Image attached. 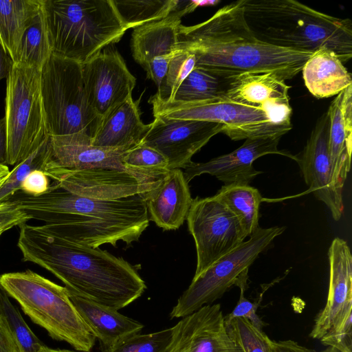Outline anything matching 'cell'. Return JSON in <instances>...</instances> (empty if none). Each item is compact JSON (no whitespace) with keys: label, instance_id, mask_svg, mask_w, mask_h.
<instances>
[{"label":"cell","instance_id":"obj_1","mask_svg":"<svg viewBox=\"0 0 352 352\" xmlns=\"http://www.w3.org/2000/svg\"><path fill=\"white\" fill-rule=\"evenodd\" d=\"M19 228L23 261L48 270L80 296L119 310L146 289L135 268L121 257L58 238L41 226L24 223Z\"/></svg>","mask_w":352,"mask_h":352},{"label":"cell","instance_id":"obj_2","mask_svg":"<svg viewBox=\"0 0 352 352\" xmlns=\"http://www.w3.org/2000/svg\"><path fill=\"white\" fill-rule=\"evenodd\" d=\"M30 217L45 221L41 228L65 241L92 248L119 241L131 245L147 228L144 194L101 200L72 193L56 184L39 196L21 191L8 199Z\"/></svg>","mask_w":352,"mask_h":352},{"label":"cell","instance_id":"obj_3","mask_svg":"<svg viewBox=\"0 0 352 352\" xmlns=\"http://www.w3.org/2000/svg\"><path fill=\"white\" fill-rule=\"evenodd\" d=\"M243 11V0L236 1L204 22L181 25L178 50L192 53L195 67L225 78L246 72H270L284 80L296 76L313 52L258 40L249 29Z\"/></svg>","mask_w":352,"mask_h":352},{"label":"cell","instance_id":"obj_4","mask_svg":"<svg viewBox=\"0 0 352 352\" xmlns=\"http://www.w3.org/2000/svg\"><path fill=\"white\" fill-rule=\"evenodd\" d=\"M245 22L258 40L314 52L326 47L344 64L352 57V23L294 0H243Z\"/></svg>","mask_w":352,"mask_h":352},{"label":"cell","instance_id":"obj_5","mask_svg":"<svg viewBox=\"0 0 352 352\" xmlns=\"http://www.w3.org/2000/svg\"><path fill=\"white\" fill-rule=\"evenodd\" d=\"M52 54L84 63L127 30L112 0H43Z\"/></svg>","mask_w":352,"mask_h":352},{"label":"cell","instance_id":"obj_6","mask_svg":"<svg viewBox=\"0 0 352 352\" xmlns=\"http://www.w3.org/2000/svg\"><path fill=\"white\" fill-rule=\"evenodd\" d=\"M0 285L52 338L66 342L77 351H91L96 338L77 312L65 287L30 270L1 274Z\"/></svg>","mask_w":352,"mask_h":352},{"label":"cell","instance_id":"obj_7","mask_svg":"<svg viewBox=\"0 0 352 352\" xmlns=\"http://www.w3.org/2000/svg\"><path fill=\"white\" fill-rule=\"evenodd\" d=\"M41 92L49 135L94 136L101 122L88 102L81 63L52 54L41 69Z\"/></svg>","mask_w":352,"mask_h":352},{"label":"cell","instance_id":"obj_8","mask_svg":"<svg viewBox=\"0 0 352 352\" xmlns=\"http://www.w3.org/2000/svg\"><path fill=\"white\" fill-rule=\"evenodd\" d=\"M7 165L26 159L49 135L41 92V69L12 64L6 78L4 116Z\"/></svg>","mask_w":352,"mask_h":352},{"label":"cell","instance_id":"obj_9","mask_svg":"<svg viewBox=\"0 0 352 352\" xmlns=\"http://www.w3.org/2000/svg\"><path fill=\"white\" fill-rule=\"evenodd\" d=\"M285 227L258 228L233 250L226 254L206 270L194 276L191 283L178 298L170 313L171 319L183 318L212 303L248 273L250 265Z\"/></svg>","mask_w":352,"mask_h":352},{"label":"cell","instance_id":"obj_10","mask_svg":"<svg viewBox=\"0 0 352 352\" xmlns=\"http://www.w3.org/2000/svg\"><path fill=\"white\" fill-rule=\"evenodd\" d=\"M154 117L200 120L223 125V133L232 140L263 137H281L287 131L272 122L259 108L235 102L225 96L195 102L163 100L151 96Z\"/></svg>","mask_w":352,"mask_h":352},{"label":"cell","instance_id":"obj_11","mask_svg":"<svg viewBox=\"0 0 352 352\" xmlns=\"http://www.w3.org/2000/svg\"><path fill=\"white\" fill-rule=\"evenodd\" d=\"M186 220L196 247L195 276L246 239L236 216L215 195L192 199Z\"/></svg>","mask_w":352,"mask_h":352},{"label":"cell","instance_id":"obj_12","mask_svg":"<svg viewBox=\"0 0 352 352\" xmlns=\"http://www.w3.org/2000/svg\"><path fill=\"white\" fill-rule=\"evenodd\" d=\"M45 172L53 183L72 193L96 199L116 200L155 189L168 171L70 170L47 166Z\"/></svg>","mask_w":352,"mask_h":352},{"label":"cell","instance_id":"obj_13","mask_svg":"<svg viewBox=\"0 0 352 352\" xmlns=\"http://www.w3.org/2000/svg\"><path fill=\"white\" fill-rule=\"evenodd\" d=\"M200 6L199 1H177L166 18L133 29L131 49L133 59L146 72L147 78L160 86L170 61L178 52L182 17Z\"/></svg>","mask_w":352,"mask_h":352},{"label":"cell","instance_id":"obj_14","mask_svg":"<svg viewBox=\"0 0 352 352\" xmlns=\"http://www.w3.org/2000/svg\"><path fill=\"white\" fill-rule=\"evenodd\" d=\"M82 72L88 102L102 124L132 96L136 79L113 45L82 63Z\"/></svg>","mask_w":352,"mask_h":352},{"label":"cell","instance_id":"obj_15","mask_svg":"<svg viewBox=\"0 0 352 352\" xmlns=\"http://www.w3.org/2000/svg\"><path fill=\"white\" fill-rule=\"evenodd\" d=\"M223 131L216 122L155 116L141 144L161 153L168 160V170L186 168L192 157Z\"/></svg>","mask_w":352,"mask_h":352},{"label":"cell","instance_id":"obj_16","mask_svg":"<svg viewBox=\"0 0 352 352\" xmlns=\"http://www.w3.org/2000/svg\"><path fill=\"white\" fill-rule=\"evenodd\" d=\"M329 116L327 111L318 120L302 150L295 155L309 191L326 204L333 218L343 213L342 189L333 177L328 148Z\"/></svg>","mask_w":352,"mask_h":352},{"label":"cell","instance_id":"obj_17","mask_svg":"<svg viewBox=\"0 0 352 352\" xmlns=\"http://www.w3.org/2000/svg\"><path fill=\"white\" fill-rule=\"evenodd\" d=\"M285 80L270 72H246L228 77L226 98L264 111L273 123L292 129V109Z\"/></svg>","mask_w":352,"mask_h":352},{"label":"cell","instance_id":"obj_18","mask_svg":"<svg viewBox=\"0 0 352 352\" xmlns=\"http://www.w3.org/2000/svg\"><path fill=\"white\" fill-rule=\"evenodd\" d=\"M173 327L167 352H244L228 333L220 304L204 305Z\"/></svg>","mask_w":352,"mask_h":352},{"label":"cell","instance_id":"obj_19","mask_svg":"<svg viewBox=\"0 0 352 352\" xmlns=\"http://www.w3.org/2000/svg\"><path fill=\"white\" fill-rule=\"evenodd\" d=\"M281 137L248 138L232 152L222 155L206 162H192L184 168V175L188 183L202 174L216 177L225 185L249 184L261 171L253 167V162L268 154H278L295 160V155L285 150H279L278 144Z\"/></svg>","mask_w":352,"mask_h":352},{"label":"cell","instance_id":"obj_20","mask_svg":"<svg viewBox=\"0 0 352 352\" xmlns=\"http://www.w3.org/2000/svg\"><path fill=\"white\" fill-rule=\"evenodd\" d=\"M329 282L327 303L315 319L309 336L320 339L352 306V255L347 243L336 237L328 252Z\"/></svg>","mask_w":352,"mask_h":352},{"label":"cell","instance_id":"obj_21","mask_svg":"<svg viewBox=\"0 0 352 352\" xmlns=\"http://www.w3.org/2000/svg\"><path fill=\"white\" fill-rule=\"evenodd\" d=\"M51 137L52 157L47 166L70 170L113 168L136 171L122 161L126 149H113L94 146L85 133Z\"/></svg>","mask_w":352,"mask_h":352},{"label":"cell","instance_id":"obj_22","mask_svg":"<svg viewBox=\"0 0 352 352\" xmlns=\"http://www.w3.org/2000/svg\"><path fill=\"white\" fill-rule=\"evenodd\" d=\"M145 197L149 220L165 230H177L183 224L192 201L179 168L168 170L158 186Z\"/></svg>","mask_w":352,"mask_h":352},{"label":"cell","instance_id":"obj_23","mask_svg":"<svg viewBox=\"0 0 352 352\" xmlns=\"http://www.w3.org/2000/svg\"><path fill=\"white\" fill-rule=\"evenodd\" d=\"M328 148L336 182L343 189L351 168L352 150V85L339 93L327 110Z\"/></svg>","mask_w":352,"mask_h":352},{"label":"cell","instance_id":"obj_24","mask_svg":"<svg viewBox=\"0 0 352 352\" xmlns=\"http://www.w3.org/2000/svg\"><path fill=\"white\" fill-rule=\"evenodd\" d=\"M67 292L82 320L99 340L100 347L109 346L128 336L140 333L144 327L142 323L122 315L117 309L96 303L70 290L67 289Z\"/></svg>","mask_w":352,"mask_h":352},{"label":"cell","instance_id":"obj_25","mask_svg":"<svg viewBox=\"0 0 352 352\" xmlns=\"http://www.w3.org/2000/svg\"><path fill=\"white\" fill-rule=\"evenodd\" d=\"M151 126V123L145 124L141 120L139 100L133 101L131 96L103 121L91 144L129 150L142 143Z\"/></svg>","mask_w":352,"mask_h":352},{"label":"cell","instance_id":"obj_26","mask_svg":"<svg viewBox=\"0 0 352 352\" xmlns=\"http://www.w3.org/2000/svg\"><path fill=\"white\" fill-rule=\"evenodd\" d=\"M301 72L306 87L318 98L337 96L352 85L351 74L338 56L326 47L314 52Z\"/></svg>","mask_w":352,"mask_h":352},{"label":"cell","instance_id":"obj_27","mask_svg":"<svg viewBox=\"0 0 352 352\" xmlns=\"http://www.w3.org/2000/svg\"><path fill=\"white\" fill-rule=\"evenodd\" d=\"M43 0H0V45L12 63L22 36Z\"/></svg>","mask_w":352,"mask_h":352},{"label":"cell","instance_id":"obj_28","mask_svg":"<svg viewBox=\"0 0 352 352\" xmlns=\"http://www.w3.org/2000/svg\"><path fill=\"white\" fill-rule=\"evenodd\" d=\"M236 216L245 236L258 228L259 208L263 199L259 191L249 184L223 186L214 195Z\"/></svg>","mask_w":352,"mask_h":352},{"label":"cell","instance_id":"obj_29","mask_svg":"<svg viewBox=\"0 0 352 352\" xmlns=\"http://www.w3.org/2000/svg\"><path fill=\"white\" fill-rule=\"evenodd\" d=\"M52 55L43 5L25 29L13 64L41 69Z\"/></svg>","mask_w":352,"mask_h":352},{"label":"cell","instance_id":"obj_30","mask_svg":"<svg viewBox=\"0 0 352 352\" xmlns=\"http://www.w3.org/2000/svg\"><path fill=\"white\" fill-rule=\"evenodd\" d=\"M178 0H112L127 30L166 18Z\"/></svg>","mask_w":352,"mask_h":352},{"label":"cell","instance_id":"obj_31","mask_svg":"<svg viewBox=\"0 0 352 352\" xmlns=\"http://www.w3.org/2000/svg\"><path fill=\"white\" fill-rule=\"evenodd\" d=\"M227 83L228 77L195 67L182 82L172 100L195 102L221 97L226 92Z\"/></svg>","mask_w":352,"mask_h":352},{"label":"cell","instance_id":"obj_32","mask_svg":"<svg viewBox=\"0 0 352 352\" xmlns=\"http://www.w3.org/2000/svg\"><path fill=\"white\" fill-rule=\"evenodd\" d=\"M52 157L51 137L48 135L43 143L26 159L15 165L0 187V203L10 199L20 190L25 177L34 170L45 169Z\"/></svg>","mask_w":352,"mask_h":352},{"label":"cell","instance_id":"obj_33","mask_svg":"<svg viewBox=\"0 0 352 352\" xmlns=\"http://www.w3.org/2000/svg\"><path fill=\"white\" fill-rule=\"evenodd\" d=\"M0 317L4 321L21 352H37L45 344L23 320L19 309L0 285Z\"/></svg>","mask_w":352,"mask_h":352},{"label":"cell","instance_id":"obj_34","mask_svg":"<svg viewBox=\"0 0 352 352\" xmlns=\"http://www.w3.org/2000/svg\"><path fill=\"white\" fill-rule=\"evenodd\" d=\"M173 333V327L152 333H134L109 346L100 347V350L102 352H167Z\"/></svg>","mask_w":352,"mask_h":352},{"label":"cell","instance_id":"obj_35","mask_svg":"<svg viewBox=\"0 0 352 352\" xmlns=\"http://www.w3.org/2000/svg\"><path fill=\"white\" fill-rule=\"evenodd\" d=\"M195 65L196 58L192 53L178 50L170 61L165 77L155 94L163 100H172L179 87Z\"/></svg>","mask_w":352,"mask_h":352},{"label":"cell","instance_id":"obj_36","mask_svg":"<svg viewBox=\"0 0 352 352\" xmlns=\"http://www.w3.org/2000/svg\"><path fill=\"white\" fill-rule=\"evenodd\" d=\"M228 333L244 352H270L272 340L243 318L226 321Z\"/></svg>","mask_w":352,"mask_h":352},{"label":"cell","instance_id":"obj_37","mask_svg":"<svg viewBox=\"0 0 352 352\" xmlns=\"http://www.w3.org/2000/svg\"><path fill=\"white\" fill-rule=\"evenodd\" d=\"M122 161L126 167L131 168L155 172L168 170L167 159L158 151L142 144L128 150Z\"/></svg>","mask_w":352,"mask_h":352},{"label":"cell","instance_id":"obj_38","mask_svg":"<svg viewBox=\"0 0 352 352\" xmlns=\"http://www.w3.org/2000/svg\"><path fill=\"white\" fill-rule=\"evenodd\" d=\"M352 306L349 307L320 339L322 344L341 352H352Z\"/></svg>","mask_w":352,"mask_h":352},{"label":"cell","instance_id":"obj_39","mask_svg":"<svg viewBox=\"0 0 352 352\" xmlns=\"http://www.w3.org/2000/svg\"><path fill=\"white\" fill-rule=\"evenodd\" d=\"M248 275L245 274L241 278L236 285L240 288V297L236 305L232 311L224 316L226 321L231 320L235 318H243L249 320L256 328L263 330L265 323L257 315L256 310L259 302H252L244 296V292L248 287Z\"/></svg>","mask_w":352,"mask_h":352},{"label":"cell","instance_id":"obj_40","mask_svg":"<svg viewBox=\"0 0 352 352\" xmlns=\"http://www.w3.org/2000/svg\"><path fill=\"white\" fill-rule=\"evenodd\" d=\"M30 216L14 204L8 200L0 203V232L26 223Z\"/></svg>","mask_w":352,"mask_h":352},{"label":"cell","instance_id":"obj_41","mask_svg":"<svg viewBox=\"0 0 352 352\" xmlns=\"http://www.w3.org/2000/svg\"><path fill=\"white\" fill-rule=\"evenodd\" d=\"M50 180L44 170H34L22 182L20 191L29 195L39 196L50 190Z\"/></svg>","mask_w":352,"mask_h":352},{"label":"cell","instance_id":"obj_42","mask_svg":"<svg viewBox=\"0 0 352 352\" xmlns=\"http://www.w3.org/2000/svg\"><path fill=\"white\" fill-rule=\"evenodd\" d=\"M0 352H21L4 321L0 317Z\"/></svg>","mask_w":352,"mask_h":352},{"label":"cell","instance_id":"obj_43","mask_svg":"<svg viewBox=\"0 0 352 352\" xmlns=\"http://www.w3.org/2000/svg\"><path fill=\"white\" fill-rule=\"evenodd\" d=\"M270 352H317L314 349L307 348L297 342L287 340L283 341H271Z\"/></svg>","mask_w":352,"mask_h":352},{"label":"cell","instance_id":"obj_44","mask_svg":"<svg viewBox=\"0 0 352 352\" xmlns=\"http://www.w3.org/2000/svg\"><path fill=\"white\" fill-rule=\"evenodd\" d=\"M0 164L7 166V133L4 117L0 119Z\"/></svg>","mask_w":352,"mask_h":352},{"label":"cell","instance_id":"obj_45","mask_svg":"<svg viewBox=\"0 0 352 352\" xmlns=\"http://www.w3.org/2000/svg\"><path fill=\"white\" fill-rule=\"evenodd\" d=\"M12 64L11 58L0 45V80L8 77Z\"/></svg>","mask_w":352,"mask_h":352},{"label":"cell","instance_id":"obj_46","mask_svg":"<svg viewBox=\"0 0 352 352\" xmlns=\"http://www.w3.org/2000/svg\"><path fill=\"white\" fill-rule=\"evenodd\" d=\"M9 173V168L6 165L0 164V182H3L6 180Z\"/></svg>","mask_w":352,"mask_h":352},{"label":"cell","instance_id":"obj_47","mask_svg":"<svg viewBox=\"0 0 352 352\" xmlns=\"http://www.w3.org/2000/svg\"><path fill=\"white\" fill-rule=\"evenodd\" d=\"M37 352H75L67 349H51L45 345L41 347Z\"/></svg>","mask_w":352,"mask_h":352},{"label":"cell","instance_id":"obj_48","mask_svg":"<svg viewBox=\"0 0 352 352\" xmlns=\"http://www.w3.org/2000/svg\"><path fill=\"white\" fill-rule=\"evenodd\" d=\"M322 352H341V351L333 346H329L326 349L322 351Z\"/></svg>","mask_w":352,"mask_h":352},{"label":"cell","instance_id":"obj_49","mask_svg":"<svg viewBox=\"0 0 352 352\" xmlns=\"http://www.w3.org/2000/svg\"><path fill=\"white\" fill-rule=\"evenodd\" d=\"M3 182H0V187L1 186V185L3 184Z\"/></svg>","mask_w":352,"mask_h":352},{"label":"cell","instance_id":"obj_50","mask_svg":"<svg viewBox=\"0 0 352 352\" xmlns=\"http://www.w3.org/2000/svg\"><path fill=\"white\" fill-rule=\"evenodd\" d=\"M1 234H2V233H1V232H0V236H1Z\"/></svg>","mask_w":352,"mask_h":352}]
</instances>
